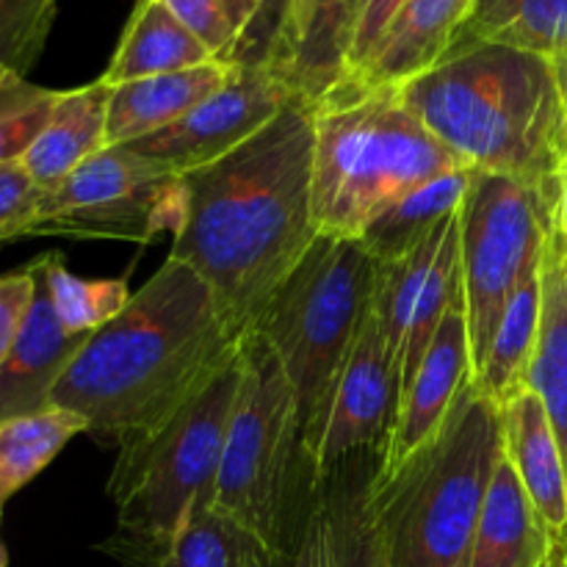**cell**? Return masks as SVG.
I'll list each match as a JSON object with an SVG mask.
<instances>
[{
  "label": "cell",
  "mask_w": 567,
  "mask_h": 567,
  "mask_svg": "<svg viewBox=\"0 0 567 567\" xmlns=\"http://www.w3.org/2000/svg\"><path fill=\"white\" fill-rule=\"evenodd\" d=\"M181 183L169 255L208 282L227 321L247 336L319 238L313 105L293 97L258 136Z\"/></svg>",
  "instance_id": "1"
},
{
  "label": "cell",
  "mask_w": 567,
  "mask_h": 567,
  "mask_svg": "<svg viewBox=\"0 0 567 567\" xmlns=\"http://www.w3.org/2000/svg\"><path fill=\"white\" fill-rule=\"evenodd\" d=\"M208 282L169 258L116 319L94 330L53 391V408L109 443L153 430L241 352Z\"/></svg>",
  "instance_id": "2"
},
{
  "label": "cell",
  "mask_w": 567,
  "mask_h": 567,
  "mask_svg": "<svg viewBox=\"0 0 567 567\" xmlns=\"http://www.w3.org/2000/svg\"><path fill=\"white\" fill-rule=\"evenodd\" d=\"M404 109L460 161L551 203L567 169V116L554 61L476 44L396 89Z\"/></svg>",
  "instance_id": "3"
},
{
  "label": "cell",
  "mask_w": 567,
  "mask_h": 567,
  "mask_svg": "<svg viewBox=\"0 0 567 567\" xmlns=\"http://www.w3.org/2000/svg\"><path fill=\"white\" fill-rule=\"evenodd\" d=\"M502 454V408L474 380L421 452L385 480L371 474L388 567H468Z\"/></svg>",
  "instance_id": "4"
},
{
  "label": "cell",
  "mask_w": 567,
  "mask_h": 567,
  "mask_svg": "<svg viewBox=\"0 0 567 567\" xmlns=\"http://www.w3.org/2000/svg\"><path fill=\"white\" fill-rule=\"evenodd\" d=\"M460 164L396 89L332 94L313 105V219L319 236L360 238L421 183Z\"/></svg>",
  "instance_id": "5"
},
{
  "label": "cell",
  "mask_w": 567,
  "mask_h": 567,
  "mask_svg": "<svg viewBox=\"0 0 567 567\" xmlns=\"http://www.w3.org/2000/svg\"><path fill=\"white\" fill-rule=\"evenodd\" d=\"M374 277L377 260L358 238L319 236L255 324L291 382L299 449L310 463L324 441L343 365L371 310Z\"/></svg>",
  "instance_id": "6"
},
{
  "label": "cell",
  "mask_w": 567,
  "mask_h": 567,
  "mask_svg": "<svg viewBox=\"0 0 567 567\" xmlns=\"http://www.w3.org/2000/svg\"><path fill=\"white\" fill-rule=\"evenodd\" d=\"M238 385L241 352L169 419L120 443L109 496L116 504L125 565H147L199 504H214Z\"/></svg>",
  "instance_id": "7"
},
{
  "label": "cell",
  "mask_w": 567,
  "mask_h": 567,
  "mask_svg": "<svg viewBox=\"0 0 567 567\" xmlns=\"http://www.w3.org/2000/svg\"><path fill=\"white\" fill-rule=\"evenodd\" d=\"M299 446L297 396L258 330L241 341V385L227 426L214 504L286 557L291 454Z\"/></svg>",
  "instance_id": "8"
},
{
  "label": "cell",
  "mask_w": 567,
  "mask_h": 567,
  "mask_svg": "<svg viewBox=\"0 0 567 567\" xmlns=\"http://www.w3.org/2000/svg\"><path fill=\"white\" fill-rule=\"evenodd\" d=\"M551 203L502 175L474 172L460 205V275L474 377L491 349L504 308L543 260Z\"/></svg>",
  "instance_id": "9"
},
{
  "label": "cell",
  "mask_w": 567,
  "mask_h": 567,
  "mask_svg": "<svg viewBox=\"0 0 567 567\" xmlns=\"http://www.w3.org/2000/svg\"><path fill=\"white\" fill-rule=\"evenodd\" d=\"M183 177L127 147H103L50 192H42L25 238L150 244L175 236L183 216Z\"/></svg>",
  "instance_id": "10"
},
{
  "label": "cell",
  "mask_w": 567,
  "mask_h": 567,
  "mask_svg": "<svg viewBox=\"0 0 567 567\" xmlns=\"http://www.w3.org/2000/svg\"><path fill=\"white\" fill-rule=\"evenodd\" d=\"M460 299V210L402 258L377 264L371 308L396 369L399 399L419 374L441 321Z\"/></svg>",
  "instance_id": "11"
},
{
  "label": "cell",
  "mask_w": 567,
  "mask_h": 567,
  "mask_svg": "<svg viewBox=\"0 0 567 567\" xmlns=\"http://www.w3.org/2000/svg\"><path fill=\"white\" fill-rule=\"evenodd\" d=\"M299 97L277 66L236 64L230 78L169 127L131 144H120L175 175L216 164L258 136Z\"/></svg>",
  "instance_id": "12"
},
{
  "label": "cell",
  "mask_w": 567,
  "mask_h": 567,
  "mask_svg": "<svg viewBox=\"0 0 567 567\" xmlns=\"http://www.w3.org/2000/svg\"><path fill=\"white\" fill-rule=\"evenodd\" d=\"M399 413V377L388 352L374 308L365 316L354 347L343 365L324 441L313 465L316 482H324L349 454L385 449Z\"/></svg>",
  "instance_id": "13"
},
{
  "label": "cell",
  "mask_w": 567,
  "mask_h": 567,
  "mask_svg": "<svg viewBox=\"0 0 567 567\" xmlns=\"http://www.w3.org/2000/svg\"><path fill=\"white\" fill-rule=\"evenodd\" d=\"M471 382H474V358H471L468 321H465L463 299H460L441 321L421 360L419 374L399 399L396 424L374 468L377 480H385L393 471L402 468L441 432L460 393Z\"/></svg>",
  "instance_id": "14"
},
{
  "label": "cell",
  "mask_w": 567,
  "mask_h": 567,
  "mask_svg": "<svg viewBox=\"0 0 567 567\" xmlns=\"http://www.w3.org/2000/svg\"><path fill=\"white\" fill-rule=\"evenodd\" d=\"M92 332H66L50 302L44 258L39 255V286L22 336L0 363V424L53 408V391Z\"/></svg>",
  "instance_id": "15"
},
{
  "label": "cell",
  "mask_w": 567,
  "mask_h": 567,
  "mask_svg": "<svg viewBox=\"0 0 567 567\" xmlns=\"http://www.w3.org/2000/svg\"><path fill=\"white\" fill-rule=\"evenodd\" d=\"M504 454L513 463L526 496L546 526L548 559H567V471L546 408L535 391L520 393L502 408Z\"/></svg>",
  "instance_id": "16"
},
{
  "label": "cell",
  "mask_w": 567,
  "mask_h": 567,
  "mask_svg": "<svg viewBox=\"0 0 567 567\" xmlns=\"http://www.w3.org/2000/svg\"><path fill=\"white\" fill-rule=\"evenodd\" d=\"M474 3L476 0H408L363 75L336 94L399 89L432 70L449 53Z\"/></svg>",
  "instance_id": "17"
},
{
  "label": "cell",
  "mask_w": 567,
  "mask_h": 567,
  "mask_svg": "<svg viewBox=\"0 0 567 567\" xmlns=\"http://www.w3.org/2000/svg\"><path fill=\"white\" fill-rule=\"evenodd\" d=\"M236 64L192 66V70L166 72V75L142 78V81L111 86L109 122H105V144L120 147L136 138L158 133L197 109L205 97L216 92L230 78Z\"/></svg>",
  "instance_id": "18"
},
{
  "label": "cell",
  "mask_w": 567,
  "mask_h": 567,
  "mask_svg": "<svg viewBox=\"0 0 567 567\" xmlns=\"http://www.w3.org/2000/svg\"><path fill=\"white\" fill-rule=\"evenodd\" d=\"M109 97L111 86H105L100 78L89 86L59 92L48 125L20 161L42 192L55 188L83 161L109 147L105 144Z\"/></svg>",
  "instance_id": "19"
},
{
  "label": "cell",
  "mask_w": 567,
  "mask_h": 567,
  "mask_svg": "<svg viewBox=\"0 0 567 567\" xmlns=\"http://www.w3.org/2000/svg\"><path fill=\"white\" fill-rule=\"evenodd\" d=\"M540 280V338L529 369V388L546 408L567 471V236L554 216L543 247Z\"/></svg>",
  "instance_id": "20"
},
{
  "label": "cell",
  "mask_w": 567,
  "mask_h": 567,
  "mask_svg": "<svg viewBox=\"0 0 567 567\" xmlns=\"http://www.w3.org/2000/svg\"><path fill=\"white\" fill-rule=\"evenodd\" d=\"M546 526L526 496L507 454L496 463L476 524L468 567H540L548 559Z\"/></svg>",
  "instance_id": "21"
},
{
  "label": "cell",
  "mask_w": 567,
  "mask_h": 567,
  "mask_svg": "<svg viewBox=\"0 0 567 567\" xmlns=\"http://www.w3.org/2000/svg\"><path fill=\"white\" fill-rule=\"evenodd\" d=\"M210 53L172 17L161 0H138L100 81L105 86L210 64Z\"/></svg>",
  "instance_id": "22"
},
{
  "label": "cell",
  "mask_w": 567,
  "mask_h": 567,
  "mask_svg": "<svg viewBox=\"0 0 567 567\" xmlns=\"http://www.w3.org/2000/svg\"><path fill=\"white\" fill-rule=\"evenodd\" d=\"M476 44H504L548 61L565 59L567 0H476L449 53Z\"/></svg>",
  "instance_id": "23"
},
{
  "label": "cell",
  "mask_w": 567,
  "mask_h": 567,
  "mask_svg": "<svg viewBox=\"0 0 567 567\" xmlns=\"http://www.w3.org/2000/svg\"><path fill=\"white\" fill-rule=\"evenodd\" d=\"M474 172L476 169H471V166H457V169H449L432 181L421 183L413 192L404 194L399 203L382 210L365 227L358 241L369 249L377 264L402 258L404 252L419 247L437 225L457 214L465 194H468L471 181H474Z\"/></svg>",
  "instance_id": "24"
},
{
  "label": "cell",
  "mask_w": 567,
  "mask_h": 567,
  "mask_svg": "<svg viewBox=\"0 0 567 567\" xmlns=\"http://www.w3.org/2000/svg\"><path fill=\"white\" fill-rule=\"evenodd\" d=\"M543 264V260H540ZM543 316V280L540 266L532 269L515 288L513 299L504 308L502 321L496 327L487 358L476 371V385L498 404L515 402L520 393L529 391V369L537 352Z\"/></svg>",
  "instance_id": "25"
},
{
  "label": "cell",
  "mask_w": 567,
  "mask_h": 567,
  "mask_svg": "<svg viewBox=\"0 0 567 567\" xmlns=\"http://www.w3.org/2000/svg\"><path fill=\"white\" fill-rule=\"evenodd\" d=\"M282 557L216 504H199L144 567H280Z\"/></svg>",
  "instance_id": "26"
},
{
  "label": "cell",
  "mask_w": 567,
  "mask_h": 567,
  "mask_svg": "<svg viewBox=\"0 0 567 567\" xmlns=\"http://www.w3.org/2000/svg\"><path fill=\"white\" fill-rule=\"evenodd\" d=\"M360 3L363 0H313L308 28L286 70V81L310 105H319L341 86Z\"/></svg>",
  "instance_id": "27"
},
{
  "label": "cell",
  "mask_w": 567,
  "mask_h": 567,
  "mask_svg": "<svg viewBox=\"0 0 567 567\" xmlns=\"http://www.w3.org/2000/svg\"><path fill=\"white\" fill-rule=\"evenodd\" d=\"M371 474H349L343 465H338L327 476L332 487L319 507L324 513L330 567H388L371 513Z\"/></svg>",
  "instance_id": "28"
},
{
  "label": "cell",
  "mask_w": 567,
  "mask_h": 567,
  "mask_svg": "<svg viewBox=\"0 0 567 567\" xmlns=\"http://www.w3.org/2000/svg\"><path fill=\"white\" fill-rule=\"evenodd\" d=\"M89 424L81 415L61 408L39 410L0 424V504L20 493L33 476L42 474L61 449Z\"/></svg>",
  "instance_id": "29"
},
{
  "label": "cell",
  "mask_w": 567,
  "mask_h": 567,
  "mask_svg": "<svg viewBox=\"0 0 567 567\" xmlns=\"http://www.w3.org/2000/svg\"><path fill=\"white\" fill-rule=\"evenodd\" d=\"M177 22L221 64H258L260 11L258 0H161Z\"/></svg>",
  "instance_id": "30"
},
{
  "label": "cell",
  "mask_w": 567,
  "mask_h": 567,
  "mask_svg": "<svg viewBox=\"0 0 567 567\" xmlns=\"http://www.w3.org/2000/svg\"><path fill=\"white\" fill-rule=\"evenodd\" d=\"M44 280H48L50 302L66 332H94L109 324L131 302V288L122 280H86L72 275L64 266L61 252H44Z\"/></svg>",
  "instance_id": "31"
},
{
  "label": "cell",
  "mask_w": 567,
  "mask_h": 567,
  "mask_svg": "<svg viewBox=\"0 0 567 567\" xmlns=\"http://www.w3.org/2000/svg\"><path fill=\"white\" fill-rule=\"evenodd\" d=\"M59 0H0V83L22 81L53 31Z\"/></svg>",
  "instance_id": "32"
},
{
  "label": "cell",
  "mask_w": 567,
  "mask_h": 567,
  "mask_svg": "<svg viewBox=\"0 0 567 567\" xmlns=\"http://www.w3.org/2000/svg\"><path fill=\"white\" fill-rule=\"evenodd\" d=\"M55 89L22 81L0 83V166L22 161L53 111Z\"/></svg>",
  "instance_id": "33"
},
{
  "label": "cell",
  "mask_w": 567,
  "mask_h": 567,
  "mask_svg": "<svg viewBox=\"0 0 567 567\" xmlns=\"http://www.w3.org/2000/svg\"><path fill=\"white\" fill-rule=\"evenodd\" d=\"M404 3H408V0H363V3H360L352 48H349L347 55V72H343V81L336 92L352 86V83L363 75L365 66L374 59L377 48H380L382 37H385L388 28L393 25V20H396L399 11L404 9Z\"/></svg>",
  "instance_id": "34"
},
{
  "label": "cell",
  "mask_w": 567,
  "mask_h": 567,
  "mask_svg": "<svg viewBox=\"0 0 567 567\" xmlns=\"http://www.w3.org/2000/svg\"><path fill=\"white\" fill-rule=\"evenodd\" d=\"M39 197L42 188L31 181L20 161L0 166V247L25 238Z\"/></svg>",
  "instance_id": "35"
},
{
  "label": "cell",
  "mask_w": 567,
  "mask_h": 567,
  "mask_svg": "<svg viewBox=\"0 0 567 567\" xmlns=\"http://www.w3.org/2000/svg\"><path fill=\"white\" fill-rule=\"evenodd\" d=\"M39 286V258L14 271L0 275V363L9 358L22 336Z\"/></svg>",
  "instance_id": "36"
},
{
  "label": "cell",
  "mask_w": 567,
  "mask_h": 567,
  "mask_svg": "<svg viewBox=\"0 0 567 567\" xmlns=\"http://www.w3.org/2000/svg\"><path fill=\"white\" fill-rule=\"evenodd\" d=\"M264 11L260 22V59L258 64H271L282 72L286 59V28H288V0H258Z\"/></svg>",
  "instance_id": "37"
},
{
  "label": "cell",
  "mask_w": 567,
  "mask_h": 567,
  "mask_svg": "<svg viewBox=\"0 0 567 567\" xmlns=\"http://www.w3.org/2000/svg\"><path fill=\"white\" fill-rule=\"evenodd\" d=\"M288 567H330V557H327V526L321 507H316L305 518Z\"/></svg>",
  "instance_id": "38"
},
{
  "label": "cell",
  "mask_w": 567,
  "mask_h": 567,
  "mask_svg": "<svg viewBox=\"0 0 567 567\" xmlns=\"http://www.w3.org/2000/svg\"><path fill=\"white\" fill-rule=\"evenodd\" d=\"M310 9H313V0H288V28H286V59H282V75H286L288 64H291V55L297 50L299 39H302L305 28H308Z\"/></svg>",
  "instance_id": "39"
},
{
  "label": "cell",
  "mask_w": 567,
  "mask_h": 567,
  "mask_svg": "<svg viewBox=\"0 0 567 567\" xmlns=\"http://www.w3.org/2000/svg\"><path fill=\"white\" fill-rule=\"evenodd\" d=\"M551 216L567 236V169L563 172V181H559V192H557V199H554Z\"/></svg>",
  "instance_id": "40"
},
{
  "label": "cell",
  "mask_w": 567,
  "mask_h": 567,
  "mask_svg": "<svg viewBox=\"0 0 567 567\" xmlns=\"http://www.w3.org/2000/svg\"><path fill=\"white\" fill-rule=\"evenodd\" d=\"M554 70H557L559 92H563V103H565V116H567V55H565V59L554 61Z\"/></svg>",
  "instance_id": "41"
},
{
  "label": "cell",
  "mask_w": 567,
  "mask_h": 567,
  "mask_svg": "<svg viewBox=\"0 0 567 567\" xmlns=\"http://www.w3.org/2000/svg\"><path fill=\"white\" fill-rule=\"evenodd\" d=\"M548 567H567V559H563V563H554V559H548Z\"/></svg>",
  "instance_id": "42"
},
{
  "label": "cell",
  "mask_w": 567,
  "mask_h": 567,
  "mask_svg": "<svg viewBox=\"0 0 567 567\" xmlns=\"http://www.w3.org/2000/svg\"><path fill=\"white\" fill-rule=\"evenodd\" d=\"M0 507H3V504H0ZM0 559H6V554H3V548H0Z\"/></svg>",
  "instance_id": "43"
},
{
  "label": "cell",
  "mask_w": 567,
  "mask_h": 567,
  "mask_svg": "<svg viewBox=\"0 0 567 567\" xmlns=\"http://www.w3.org/2000/svg\"><path fill=\"white\" fill-rule=\"evenodd\" d=\"M0 567H6V559H0Z\"/></svg>",
  "instance_id": "44"
},
{
  "label": "cell",
  "mask_w": 567,
  "mask_h": 567,
  "mask_svg": "<svg viewBox=\"0 0 567 567\" xmlns=\"http://www.w3.org/2000/svg\"><path fill=\"white\" fill-rule=\"evenodd\" d=\"M540 567H548V559H546V563H543V565H540Z\"/></svg>",
  "instance_id": "45"
}]
</instances>
